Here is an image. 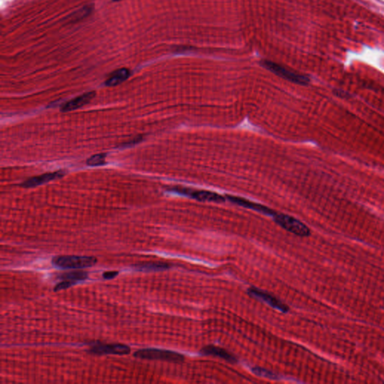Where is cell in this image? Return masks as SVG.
<instances>
[{
  "instance_id": "1",
  "label": "cell",
  "mask_w": 384,
  "mask_h": 384,
  "mask_svg": "<svg viewBox=\"0 0 384 384\" xmlns=\"http://www.w3.org/2000/svg\"><path fill=\"white\" fill-rule=\"evenodd\" d=\"M97 258L89 256L61 255L54 257L52 264L62 269H80L92 267L97 263Z\"/></svg>"
},
{
  "instance_id": "2",
  "label": "cell",
  "mask_w": 384,
  "mask_h": 384,
  "mask_svg": "<svg viewBox=\"0 0 384 384\" xmlns=\"http://www.w3.org/2000/svg\"><path fill=\"white\" fill-rule=\"evenodd\" d=\"M134 357L137 359L149 360H161L170 363H182L184 361V356L172 350L162 349H141L134 352Z\"/></svg>"
},
{
  "instance_id": "3",
  "label": "cell",
  "mask_w": 384,
  "mask_h": 384,
  "mask_svg": "<svg viewBox=\"0 0 384 384\" xmlns=\"http://www.w3.org/2000/svg\"><path fill=\"white\" fill-rule=\"evenodd\" d=\"M274 220L281 228L300 237L310 235V230L304 223L291 215L277 212L273 216Z\"/></svg>"
},
{
  "instance_id": "4",
  "label": "cell",
  "mask_w": 384,
  "mask_h": 384,
  "mask_svg": "<svg viewBox=\"0 0 384 384\" xmlns=\"http://www.w3.org/2000/svg\"><path fill=\"white\" fill-rule=\"evenodd\" d=\"M261 65L262 66L264 67L269 71H272L276 75L279 76L285 80L293 82V83L300 85H306L309 83V78L306 76L294 72V71L288 70L287 68L276 64V63L266 60V61L262 62Z\"/></svg>"
},
{
  "instance_id": "5",
  "label": "cell",
  "mask_w": 384,
  "mask_h": 384,
  "mask_svg": "<svg viewBox=\"0 0 384 384\" xmlns=\"http://www.w3.org/2000/svg\"><path fill=\"white\" fill-rule=\"evenodd\" d=\"M172 192L183 195L189 196L192 198L203 202H214L222 203L225 201V197L215 192L205 190H194L188 188L174 187L171 189Z\"/></svg>"
},
{
  "instance_id": "6",
  "label": "cell",
  "mask_w": 384,
  "mask_h": 384,
  "mask_svg": "<svg viewBox=\"0 0 384 384\" xmlns=\"http://www.w3.org/2000/svg\"><path fill=\"white\" fill-rule=\"evenodd\" d=\"M248 294H249L250 297H253V298L256 299V300H260V301L266 303L270 307L273 308L275 310L279 311V312H283V313H287L288 310H289L288 306L282 303L281 300H278L274 296L265 292V291H261V290L258 289V288H256V287H251V288H249L248 290Z\"/></svg>"
},
{
  "instance_id": "7",
  "label": "cell",
  "mask_w": 384,
  "mask_h": 384,
  "mask_svg": "<svg viewBox=\"0 0 384 384\" xmlns=\"http://www.w3.org/2000/svg\"><path fill=\"white\" fill-rule=\"evenodd\" d=\"M131 348L123 344H95L89 349V353L95 355H119L124 356L130 354Z\"/></svg>"
},
{
  "instance_id": "8",
  "label": "cell",
  "mask_w": 384,
  "mask_h": 384,
  "mask_svg": "<svg viewBox=\"0 0 384 384\" xmlns=\"http://www.w3.org/2000/svg\"><path fill=\"white\" fill-rule=\"evenodd\" d=\"M227 198H228L230 201L233 202V203H237V204L243 206V207L248 208V209H252V210L257 211V212L264 214V215H269V216L273 217L274 215L277 213L276 212L272 210V209H269V207H266V206H263V205L258 204V203H253V202L249 201V200L242 198V197L228 195L227 196Z\"/></svg>"
},
{
  "instance_id": "9",
  "label": "cell",
  "mask_w": 384,
  "mask_h": 384,
  "mask_svg": "<svg viewBox=\"0 0 384 384\" xmlns=\"http://www.w3.org/2000/svg\"><path fill=\"white\" fill-rule=\"evenodd\" d=\"M95 92H89L83 94V95H80L78 97L69 101V102L63 105V108H62V111L63 112H69V111L78 109V108L84 106L86 104L89 103L90 101H92V99L95 97Z\"/></svg>"
},
{
  "instance_id": "10",
  "label": "cell",
  "mask_w": 384,
  "mask_h": 384,
  "mask_svg": "<svg viewBox=\"0 0 384 384\" xmlns=\"http://www.w3.org/2000/svg\"><path fill=\"white\" fill-rule=\"evenodd\" d=\"M201 354H204V355L219 357V358L223 359V360H226V361L231 363L237 362V358L231 353H229L228 350L221 348V347H216V346H206L202 349Z\"/></svg>"
},
{
  "instance_id": "11",
  "label": "cell",
  "mask_w": 384,
  "mask_h": 384,
  "mask_svg": "<svg viewBox=\"0 0 384 384\" xmlns=\"http://www.w3.org/2000/svg\"><path fill=\"white\" fill-rule=\"evenodd\" d=\"M64 175L63 171H57L55 173H49V174H43V175L35 177L33 178L29 179L22 184L24 188H33L40 185L45 184L48 182L52 181L56 179L60 178Z\"/></svg>"
},
{
  "instance_id": "12",
  "label": "cell",
  "mask_w": 384,
  "mask_h": 384,
  "mask_svg": "<svg viewBox=\"0 0 384 384\" xmlns=\"http://www.w3.org/2000/svg\"><path fill=\"white\" fill-rule=\"evenodd\" d=\"M134 268L142 272H158L170 269L171 265L163 262H143L134 265Z\"/></svg>"
},
{
  "instance_id": "13",
  "label": "cell",
  "mask_w": 384,
  "mask_h": 384,
  "mask_svg": "<svg viewBox=\"0 0 384 384\" xmlns=\"http://www.w3.org/2000/svg\"><path fill=\"white\" fill-rule=\"evenodd\" d=\"M131 75V72L127 68H121L114 71L111 77L106 80L105 84L108 86H115L127 80Z\"/></svg>"
},
{
  "instance_id": "14",
  "label": "cell",
  "mask_w": 384,
  "mask_h": 384,
  "mask_svg": "<svg viewBox=\"0 0 384 384\" xmlns=\"http://www.w3.org/2000/svg\"><path fill=\"white\" fill-rule=\"evenodd\" d=\"M88 278V273L84 271H71V272H65L62 274L60 276V279L63 280H71V281H84Z\"/></svg>"
},
{
  "instance_id": "15",
  "label": "cell",
  "mask_w": 384,
  "mask_h": 384,
  "mask_svg": "<svg viewBox=\"0 0 384 384\" xmlns=\"http://www.w3.org/2000/svg\"><path fill=\"white\" fill-rule=\"evenodd\" d=\"M252 372L255 375H257V376L261 377V378L271 380L279 379V376L277 374L274 373V372H271V371L268 370V369H263V368H253L252 369Z\"/></svg>"
},
{
  "instance_id": "16",
  "label": "cell",
  "mask_w": 384,
  "mask_h": 384,
  "mask_svg": "<svg viewBox=\"0 0 384 384\" xmlns=\"http://www.w3.org/2000/svg\"><path fill=\"white\" fill-rule=\"evenodd\" d=\"M105 154H97V155H92L91 158L87 160L88 165L89 166H100L104 165L105 162Z\"/></svg>"
},
{
  "instance_id": "17",
  "label": "cell",
  "mask_w": 384,
  "mask_h": 384,
  "mask_svg": "<svg viewBox=\"0 0 384 384\" xmlns=\"http://www.w3.org/2000/svg\"><path fill=\"white\" fill-rule=\"evenodd\" d=\"M76 281H71V280H63L61 282L58 283L57 285L54 287V291L57 292V291H63V290L68 289L69 287H72L74 284H77Z\"/></svg>"
},
{
  "instance_id": "18",
  "label": "cell",
  "mask_w": 384,
  "mask_h": 384,
  "mask_svg": "<svg viewBox=\"0 0 384 384\" xmlns=\"http://www.w3.org/2000/svg\"><path fill=\"white\" fill-rule=\"evenodd\" d=\"M118 271H107L103 273V278L105 279L110 280L113 279V278H116L118 275Z\"/></svg>"
},
{
  "instance_id": "19",
  "label": "cell",
  "mask_w": 384,
  "mask_h": 384,
  "mask_svg": "<svg viewBox=\"0 0 384 384\" xmlns=\"http://www.w3.org/2000/svg\"><path fill=\"white\" fill-rule=\"evenodd\" d=\"M114 1H120V0H114Z\"/></svg>"
}]
</instances>
